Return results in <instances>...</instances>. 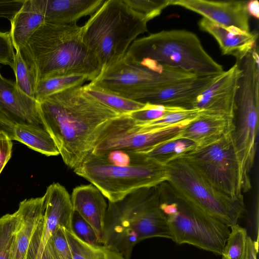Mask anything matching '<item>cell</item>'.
Returning <instances> with one entry per match:
<instances>
[{
    "label": "cell",
    "instance_id": "21",
    "mask_svg": "<svg viewBox=\"0 0 259 259\" xmlns=\"http://www.w3.org/2000/svg\"><path fill=\"white\" fill-rule=\"evenodd\" d=\"M105 0H41L44 23L76 24L81 18L93 14Z\"/></svg>",
    "mask_w": 259,
    "mask_h": 259
},
{
    "label": "cell",
    "instance_id": "37",
    "mask_svg": "<svg viewBox=\"0 0 259 259\" xmlns=\"http://www.w3.org/2000/svg\"><path fill=\"white\" fill-rule=\"evenodd\" d=\"M10 31H0V64L13 69L15 53Z\"/></svg>",
    "mask_w": 259,
    "mask_h": 259
},
{
    "label": "cell",
    "instance_id": "17",
    "mask_svg": "<svg viewBox=\"0 0 259 259\" xmlns=\"http://www.w3.org/2000/svg\"><path fill=\"white\" fill-rule=\"evenodd\" d=\"M44 196V227L37 259H40L47 242L58 229L62 228L72 232L73 208L68 191L60 184L55 183L47 188Z\"/></svg>",
    "mask_w": 259,
    "mask_h": 259
},
{
    "label": "cell",
    "instance_id": "14",
    "mask_svg": "<svg viewBox=\"0 0 259 259\" xmlns=\"http://www.w3.org/2000/svg\"><path fill=\"white\" fill-rule=\"evenodd\" d=\"M0 113L14 126L23 125L47 131L42 121L39 102L25 95L15 82L0 72Z\"/></svg>",
    "mask_w": 259,
    "mask_h": 259
},
{
    "label": "cell",
    "instance_id": "39",
    "mask_svg": "<svg viewBox=\"0 0 259 259\" xmlns=\"http://www.w3.org/2000/svg\"><path fill=\"white\" fill-rule=\"evenodd\" d=\"M12 141L5 133H0V174L11 157Z\"/></svg>",
    "mask_w": 259,
    "mask_h": 259
},
{
    "label": "cell",
    "instance_id": "33",
    "mask_svg": "<svg viewBox=\"0 0 259 259\" xmlns=\"http://www.w3.org/2000/svg\"><path fill=\"white\" fill-rule=\"evenodd\" d=\"M201 112V110L197 109H183L170 112L153 121L141 123L146 127L150 129L161 128L176 124L185 121L193 120Z\"/></svg>",
    "mask_w": 259,
    "mask_h": 259
},
{
    "label": "cell",
    "instance_id": "15",
    "mask_svg": "<svg viewBox=\"0 0 259 259\" xmlns=\"http://www.w3.org/2000/svg\"><path fill=\"white\" fill-rule=\"evenodd\" d=\"M246 1L172 0L180 6L199 14L211 22L225 27L233 26L249 32V15Z\"/></svg>",
    "mask_w": 259,
    "mask_h": 259
},
{
    "label": "cell",
    "instance_id": "36",
    "mask_svg": "<svg viewBox=\"0 0 259 259\" xmlns=\"http://www.w3.org/2000/svg\"><path fill=\"white\" fill-rule=\"evenodd\" d=\"M71 231L84 242L93 245H103L92 226L78 212L73 210Z\"/></svg>",
    "mask_w": 259,
    "mask_h": 259
},
{
    "label": "cell",
    "instance_id": "38",
    "mask_svg": "<svg viewBox=\"0 0 259 259\" xmlns=\"http://www.w3.org/2000/svg\"><path fill=\"white\" fill-rule=\"evenodd\" d=\"M25 1L0 0V18H6L11 22L21 9Z\"/></svg>",
    "mask_w": 259,
    "mask_h": 259
},
{
    "label": "cell",
    "instance_id": "4",
    "mask_svg": "<svg viewBox=\"0 0 259 259\" xmlns=\"http://www.w3.org/2000/svg\"><path fill=\"white\" fill-rule=\"evenodd\" d=\"M74 172L96 187L109 202H115L138 189L168 180L166 165L136 151L91 153Z\"/></svg>",
    "mask_w": 259,
    "mask_h": 259
},
{
    "label": "cell",
    "instance_id": "24",
    "mask_svg": "<svg viewBox=\"0 0 259 259\" xmlns=\"http://www.w3.org/2000/svg\"><path fill=\"white\" fill-rule=\"evenodd\" d=\"M13 132L14 140L26 145L34 151L47 156L60 155L53 139L47 131L26 126L15 125Z\"/></svg>",
    "mask_w": 259,
    "mask_h": 259
},
{
    "label": "cell",
    "instance_id": "27",
    "mask_svg": "<svg viewBox=\"0 0 259 259\" xmlns=\"http://www.w3.org/2000/svg\"><path fill=\"white\" fill-rule=\"evenodd\" d=\"M90 79L83 74H73L51 76L39 80L36 84L35 99L39 102L56 93L78 85Z\"/></svg>",
    "mask_w": 259,
    "mask_h": 259
},
{
    "label": "cell",
    "instance_id": "40",
    "mask_svg": "<svg viewBox=\"0 0 259 259\" xmlns=\"http://www.w3.org/2000/svg\"><path fill=\"white\" fill-rule=\"evenodd\" d=\"M14 126L0 113V133H5L14 140Z\"/></svg>",
    "mask_w": 259,
    "mask_h": 259
},
{
    "label": "cell",
    "instance_id": "28",
    "mask_svg": "<svg viewBox=\"0 0 259 259\" xmlns=\"http://www.w3.org/2000/svg\"><path fill=\"white\" fill-rule=\"evenodd\" d=\"M73 259H125L117 252L103 245L84 242L73 232L65 230Z\"/></svg>",
    "mask_w": 259,
    "mask_h": 259
},
{
    "label": "cell",
    "instance_id": "34",
    "mask_svg": "<svg viewBox=\"0 0 259 259\" xmlns=\"http://www.w3.org/2000/svg\"><path fill=\"white\" fill-rule=\"evenodd\" d=\"M54 259H73L65 229L60 228L51 236L46 245Z\"/></svg>",
    "mask_w": 259,
    "mask_h": 259
},
{
    "label": "cell",
    "instance_id": "29",
    "mask_svg": "<svg viewBox=\"0 0 259 259\" xmlns=\"http://www.w3.org/2000/svg\"><path fill=\"white\" fill-rule=\"evenodd\" d=\"M230 232L221 253L222 259H245L248 236L246 229L236 224Z\"/></svg>",
    "mask_w": 259,
    "mask_h": 259
},
{
    "label": "cell",
    "instance_id": "12",
    "mask_svg": "<svg viewBox=\"0 0 259 259\" xmlns=\"http://www.w3.org/2000/svg\"><path fill=\"white\" fill-rule=\"evenodd\" d=\"M190 122L187 120L166 127L150 129L129 115L121 114L110 120L103 127L91 153L97 155L115 150L146 151L180 137Z\"/></svg>",
    "mask_w": 259,
    "mask_h": 259
},
{
    "label": "cell",
    "instance_id": "20",
    "mask_svg": "<svg viewBox=\"0 0 259 259\" xmlns=\"http://www.w3.org/2000/svg\"><path fill=\"white\" fill-rule=\"evenodd\" d=\"M101 192L92 184L74 188L71 195L73 210L94 228L101 243L107 204Z\"/></svg>",
    "mask_w": 259,
    "mask_h": 259
},
{
    "label": "cell",
    "instance_id": "1",
    "mask_svg": "<svg viewBox=\"0 0 259 259\" xmlns=\"http://www.w3.org/2000/svg\"><path fill=\"white\" fill-rule=\"evenodd\" d=\"M39 102L44 123L65 164L73 170L92 153L99 134L121 115L78 85Z\"/></svg>",
    "mask_w": 259,
    "mask_h": 259
},
{
    "label": "cell",
    "instance_id": "22",
    "mask_svg": "<svg viewBox=\"0 0 259 259\" xmlns=\"http://www.w3.org/2000/svg\"><path fill=\"white\" fill-rule=\"evenodd\" d=\"M233 130V119L201 112L185 127L180 138L190 140L199 147L219 140Z\"/></svg>",
    "mask_w": 259,
    "mask_h": 259
},
{
    "label": "cell",
    "instance_id": "35",
    "mask_svg": "<svg viewBox=\"0 0 259 259\" xmlns=\"http://www.w3.org/2000/svg\"><path fill=\"white\" fill-rule=\"evenodd\" d=\"M145 104L142 108L133 111L128 115L138 122H147L159 119L170 112L186 109L148 103Z\"/></svg>",
    "mask_w": 259,
    "mask_h": 259
},
{
    "label": "cell",
    "instance_id": "2",
    "mask_svg": "<svg viewBox=\"0 0 259 259\" xmlns=\"http://www.w3.org/2000/svg\"><path fill=\"white\" fill-rule=\"evenodd\" d=\"M19 51L37 82L73 74L85 75L91 82L102 70L98 58L83 40L82 26L76 23H44Z\"/></svg>",
    "mask_w": 259,
    "mask_h": 259
},
{
    "label": "cell",
    "instance_id": "9",
    "mask_svg": "<svg viewBox=\"0 0 259 259\" xmlns=\"http://www.w3.org/2000/svg\"><path fill=\"white\" fill-rule=\"evenodd\" d=\"M259 69L248 64L242 67L235 100L232 136L240 163L242 189L251 188L249 177L254 163L259 120Z\"/></svg>",
    "mask_w": 259,
    "mask_h": 259
},
{
    "label": "cell",
    "instance_id": "23",
    "mask_svg": "<svg viewBox=\"0 0 259 259\" xmlns=\"http://www.w3.org/2000/svg\"><path fill=\"white\" fill-rule=\"evenodd\" d=\"M41 0H25L10 22V32L16 51L19 50L45 22Z\"/></svg>",
    "mask_w": 259,
    "mask_h": 259
},
{
    "label": "cell",
    "instance_id": "18",
    "mask_svg": "<svg viewBox=\"0 0 259 259\" xmlns=\"http://www.w3.org/2000/svg\"><path fill=\"white\" fill-rule=\"evenodd\" d=\"M198 26L214 37L223 55L234 57L238 64L256 48L257 32H248L233 26H223L204 18L199 21Z\"/></svg>",
    "mask_w": 259,
    "mask_h": 259
},
{
    "label": "cell",
    "instance_id": "16",
    "mask_svg": "<svg viewBox=\"0 0 259 259\" xmlns=\"http://www.w3.org/2000/svg\"><path fill=\"white\" fill-rule=\"evenodd\" d=\"M221 73L199 75L157 87L146 94L140 102L186 109H193V104L197 97Z\"/></svg>",
    "mask_w": 259,
    "mask_h": 259
},
{
    "label": "cell",
    "instance_id": "6",
    "mask_svg": "<svg viewBox=\"0 0 259 259\" xmlns=\"http://www.w3.org/2000/svg\"><path fill=\"white\" fill-rule=\"evenodd\" d=\"M148 22L123 0H106L82 26V39L102 69L124 56L136 38L148 31Z\"/></svg>",
    "mask_w": 259,
    "mask_h": 259
},
{
    "label": "cell",
    "instance_id": "26",
    "mask_svg": "<svg viewBox=\"0 0 259 259\" xmlns=\"http://www.w3.org/2000/svg\"><path fill=\"white\" fill-rule=\"evenodd\" d=\"M83 87L88 93L120 114H128L142 108L145 104L106 91L92 81Z\"/></svg>",
    "mask_w": 259,
    "mask_h": 259
},
{
    "label": "cell",
    "instance_id": "42",
    "mask_svg": "<svg viewBox=\"0 0 259 259\" xmlns=\"http://www.w3.org/2000/svg\"><path fill=\"white\" fill-rule=\"evenodd\" d=\"M247 10L249 16H253L258 19L259 18V3L258 1H248Z\"/></svg>",
    "mask_w": 259,
    "mask_h": 259
},
{
    "label": "cell",
    "instance_id": "41",
    "mask_svg": "<svg viewBox=\"0 0 259 259\" xmlns=\"http://www.w3.org/2000/svg\"><path fill=\"white\" fill-rule=\"evenodd\" d=\"M258 252V241H254L248 237L247 251L245 259H257Z\"/></svg>",
    "mask_w": 259,
    "mask_h": 259
},
{
    "label": "cell",
    "instance_id": "25",
    "mask_svg": "<svg viewBox=\"0 0 259 259\" xmlns=\"http://www.w3.org/2000/svg\"><path fill=\"white\" fill-rule=\"evenodd\" d=\"M196 147L194 142L179 137L162 143L149 150L138 152L165 165Z\"/></svg>",
    "mask_w": 259,
    "mask_h": 259
},
{
    "label": "cell",
    "instance_id": "43",
    "mask_svg": "<svg viewBox=\"0 0 259 259\" xmlns=\"http://www.w3.org/2000/svg\"><path fill=\"white\" fill-rule=\"evenodd\" d=\"M40 259H54L46 245L45 246Z\"/></svg>",
    "mask_w": 259,
    "mask_h": 259
},
{
    "label": "cell",
    "instance_id": "8",
    "mask_svg": "<svg viewBox=\"0 0 259 259\" xmlns=\"http://www.w3.org/2000/svg\"><path fill=\"white\" fill-rule=\"evenodd\" d=\"M165 165L167 182L181 196L230 228L237 224L244 211L243 196L233 197L220 191L181 158Z\"/></svg>",
    "mask_w": 259,
    "mask_h": 259
},
{
    "label": "cell",
    "instance_id": "32",
    "mask_svg": "<svg viewBox=\"0 0 259 259\" xmlns=\"http://www.w3.org/2000/svg\"><path fill=\"white\" fill-rule=\"evenodd\" d=\"M134 11L144 15L149 21L159 16L171 6L172 0H123Z\"/></svg>",
    "mask_w": 259,
    "mask_h": 259
},
{
    "label": "cell",
    "instance_id": "10",
    "mask_svg": "<svg viewBox=\"0 0 259 259\" xmlns=\"http://www.w3.org/2000/svg\"><path fill=\"white\" fill-rule=\"evenodd\" d=\"M197 76L168 66L150 68L124 56L102 69L92 81L106 91L140 102L146 94L157 87Z\"/></svg>",
    "mask_w": 259,
    "mask_h": 259
},
{
    "label": "cell",
    "instance_id": "30",
    "mask_svg": "<svg viewBox=\"0 0 259 259\" xmlns=\"http://www.w3.org/2000/svg\"><path fill=\"white\" fill-rule=\"evenodd\" d=\"M16 51L14 67L12 69L15 75L16 84L25 95L35 99L36 79L23 60L19 51Z\"/></svg>",
    "mask_w": 259,
    "mask_h": 259
},
{
    "label": "cell",
    "instance_id": "13",
    "mask_svg": "<svg viewBox=\"0 0 259 259\" xmlns=\"http://www.w3.org/2000/svg\"><path fill=\"white\" fill-rule=\"evenodd\" d=\"M242 74L240 64L235 63L219 77L196 99L193 109L202 113L233 119L239 80Z\"/></svg>",
    "mask_w": 259,
    "mask_h": 259
},
{
    "label": "cell",
    "instance_id": "5",
    "mask_svg": "<svg viewBox=\"0 0 259 259\" xmlns=\"http://www.w3.org/2000/svg\"><path fill=\"white\" fill-rule=\"evenodd\" d=\"M124 56L147 67L160 65L198 75L224 71L205 50L197 35L185 29L162 30L137 39Z\"/></svg>",
    "mask_w": 259,
    "mask_h": 259
},
{
    "label": "cell",
    "instance_id": "7",
    "mask_svg": "<svg viewBox=\"0 0 259 259\" xmlns=\"http://www.w3.org/2000/svg\"><path fill=\"white\" fill-rule=\"evenodd\" d=\"M159 207L178 244H188L221 255L230 227L181 196L167 182L158 185Z\"/></svg>",
    "mask_w": 259,
    "mask_h": 259
},
{
    "label": "cell",
    "instance_id": "11",
    "mask_svg": "<svg viewBox=\"0 0 259 259\" xmlns=\"http://www.w3.org/2000/svg\"><path fill=\"white\" fill-rule=\"evenodd\" d=\"M232 132L208 145L196 147L181 158L212 186L233 197L243 196L241 166Z\"/></svg>",
    "mask_w": 259,
    "mask_h": 259
},
{
    "label": "cell",
    "instance_id": "19",
    "mask_svg": "<svg viewBox=\"0 0 259 259\" xmlns=\"http://www.w3.org/2000/svg\"><path fill=\"white\" fill-rule=\"evenodd\" d=\"M45 196L25 199L19 205L11 259H25L33 233L45 213Z\"/></svg>",
    "mask_w": 259,
    "mask_h": 259
},
{
    "label": "cell",
    "instance_id": "3",
    "mask_svg": "<svg viewBox=\"0 0 259 259\" xmlns=\"http://www.w3.org/2000/svg\"><path fill=\"white\" fill-rule=\"evenodd\" d=\"M153 237L171 239L166 217L159 207L158 186L141 188L119 201L109 202L103 246L129 259L138 242Z\"/></svg>",
    "mask_w": 259,
    "mask_h": 259
},
{
    "label": "cell",
    "instance_id": "31",
    "mask_svg": "<svg viewBox=\"0 0 259 259\" xmlns=\"http://www.w3.org/2000/svg\"><path fill=\"white\" fill-rule=\"evenodd\" d=\"M18 222L17 211L0 218V259H11Z\"/></svg>",
    "mask_w": 259,
    "mask_h": 259
}]
</instances>
